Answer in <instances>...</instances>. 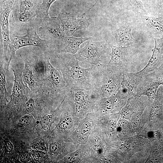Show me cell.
Masks as SVG:
<instances>
[{
	"label": "cell",
	"mask_w": 163,
	"mask_h": 163,
	"mask_svg": "<svg viewBox=\"0 0 163 163\" xmlns=\"http://www.w3.org/2000/svg\"><path fill=\"white\" fill-rule=\"evenodd\" d=\"M0 24L3 37V56L7 60V52L10 41L9 37V18L10 14L15 7L17 0H0Z\"/></svg>",
	"instance_id": "6"
},
{
	"label": "cell",
	"mask_w": 163,
	"mask_h": 163,
	"mask_svg": "<svg viewBox=\"0 0 163 163\" xmlns=\"http://www.w3.org/2000/svg\"><path fill=\"white\" fill-rule=\"evenodd\" d=\"M107 48V44L105 41H91L83 47L79 49L74 55L79 62L83 61L96 66L103 64L101 57Z\"/></svg>",
	"instance_id": "4"
},
{
	"label": "cell",
	"mask_w": 163,
	"mask_h": 163,
	"mask_svg": "<svg viewBox=\"0 0 163 163\" xmlns=\"http://www.w3.org/2000/svg\"><path fill=\"white\" fill-rule=\"evenodd\" d=\"M98 0H97V1L96 2H95V3L94 4V5H93L91 7V8H89V9L88 10H89L91 9V8H92V7H93L96 4V3H97V2H98Z\"/></svg>",
	"instance_id": "31"
},
{
	"label": "cell",
	"mask_w": 163,
	"mask_h": 163,
	"mask_svg": "<svg viewBox=\"0 0 163 163\" xmlns=\"http://www.w3.org/2000/svg\"><path fill=\"white\" fill-rule=\"evenodd\" d=\"M143 75L136 73L124 72L121 82L122 87L130 95L135 96Z\"/></svg>",
	"instance_id": "12"
},
{
	"label": "cell",
	"mask_w": 163,
	"mask_h": 163,
	"mask_svg": "<svg viewBox=\"0 0 163 163\" xmlns=\"http://www.w3.org/2000/svg\"><path fill=\"white\" fill-rule=\"evenodd\" d=\"M69 53L59 60V69L69 89L82 88L87 90L94 88L96 67L91 65L85 68L81 67L79 61L74 54Z\"/></svg>",
	"instance_id": "1"
},
{
	"label": "cell",
	"mask_w": 163,
	"mask_h": 163,
	"mask_svg": "<svg viewBox=\"0 0 163 163\" xmlns=\"http://www.w3.org/2000/svg\"><path fill=\"white\" fill-rule=\"evenodd\" d=\"M23 82L30 90L37 89L39 84L31 64L28 61L25 62L22 73Z\"/></svg>",
	"instance_id": "15"
},
{
	"label": "cell",
	"mask_w": 163,
	"mask_h": 163,
	"mask_svg": "<svg viewBox=\"0 0 163 163\" xmlns=\"http://www.w3.org/2000/svg\"><path fill=\"white\" fill-rule=\"evenodd\" d=\"M155 45L152 54L146 66L137 72L143 75L152 72L163 65V37L154 38Z\"/></svg>",
	"instance_id": "8"
},
{
	"label": "cell",
	"mask_w": 163,
	"mask_h": 163,
	"mask_svg": "<svg viewBox=\"0 0 163 163\" xmlns=\"http://www.w3.org/2000/svg\"><path fill=\"white\" fill-rule=\"evenodd\" d=\"M17 13L18 20L22 23L30 21L36 16V13L32 11H23Z\"/></svg>",
	"instance_id": "20"
},
{
	"label": "cell",
	"mask_w": 163,
	"mask_h": 163,
	"mask_svg": "<svg viewBox=\"0 0 163 163\" xmlns=\"http://www.w3.org/2000/svg\"><path fill=\"white\" fill-rule=\"evenodd\" d=\"M53 120L52 115L49 114L45 116L41 122V125L44 128H48L51 126Z\"/></svg>",
	"instance_id": "22"
},
{
	"label": "cell",
	"mask_w": 163,
	"mask_h": 163,
	"mask_svg": "<svg viewBox=\"0 0 163 163\" xmlns=\"http://www.w3.org/2000/svg\"><path fill=\"white\" fill-rule=\"evenodd\" d=\"M92 128L91 124L89 122H86L84 123L81 128V133L82 135H85L88 133L91 130Z\"/></svg>",
	"instance_id": "24"
},
{
	"label": "cell",
	"mask_w": 163,
	"mask_h": 163,
	"mask_svg": "<svg viewBox=\"0 0 163 163\" xmlns=\"http://www.w3.org/2000/svg\"><path fill=\"white\" fill-rule=\"evenodd\" d=\"M70 90L74 94L77 109L79 111L83 109L88 103V97L92 89L87 90L82 88H76Z\"/></svg>",
	"instance_id": "16"
},
{
	"label": "cell",
	"mask_w": 163,
	"mask_h": 163,
	"mask_svg": "<svg viewBox=\"0 0 163 163\" xmlns=\"http://www.w3.org/2000/svg\"><path fill=\"white\" fill-rule=\"evenodd\" d=\"M156 8L161 13H163V0H154Z\"/></svg>",
	"instance_id": "27"
},
{
	"label": "cell",
	"mask_w": 163,
	"mask_h": 163,
	"mask_svg": "<svg viewBox=\"0 0 163 163\" xmlns=\"http://www.w3.org/2000/svg\"><path fill=\"white\" fill-rule=\"evenodd\" d=\"M131 114V110L129 108L126 107L123 112L122 115L123 117L126 119H128L130 117Z\"/></svg>",
	"instance_id": "28"
},
{
	"label": "cell",
	"mask_w": 163,
	"mask_h": 163,
	"mask_svg": "<svg viewBox=\"0 0 163 163\" xmlns=\"http://www.w3.org/2000/svg\"><path fill=\"white\" fill-rule=\"evenodd\" d=\"M161 85H163V65L154 71L143 75L137 87L136 94L152 97Z\"/></svg>",
	"instance_id": "5"
},
{
	"label": "cell",
	"mask_w": 163,
	"mask_h": 163,
	"mask_svg": "<svg viewBox=\"0 0 163 163\" xmlns=\"http://www.w3.org/2000/svg\"><path fill=\"white\" fill-rule=\"evenodd\" d=\"M56 0H43L36 11V17L42 20L48 18L49 10L51 5Z\"/></svg>",
	"instance_id": "17"
},
{
	"label": "cell",
	"mask_w": 163,
	"mask_h": 163,
	"mask_svg": "<svg viewBox=\"0 0 163 163\" xmlns=\"http://www.w3.org/2000/svg\"><path fill=\"white\" fill-rule=\"evenodd\" d=\"M58 17L64 32L68 36H72L76 31L86 29L90 25V18L84 17L77 18L67 12L59 14Z\"/></svg>",
	"instance_id": "7"
},
{
	"label": "cell",
	"mask_w": 163,
	"mask_h": 163,
	"mask_svg": "<svg viewBox=\"0 0 163 163\" xmlns=\"http://www.w3.org/2000/svg\"><path fill=\"white\" fill-rule=\"evenodd\" d=\"M35 106L34 101L32 98H30L26 102L25 104V109L26 111L29 113H32L34 109Z\"/></svg>",
	"instance_id": "23"
},
{
	"label": "cell",
	"mask_w": 163,
	"mask_h": 163,
	"mask_svg": "<svg viewBox=\"0 0 163 163\" xmlns=\"http://www.w3.org/2000/svg\"><path fill=\"white\" fill-rule=\"evenodd\" d=\"M111 49L110 59L108 64L120 67L124 72L131 61L129 46H115L109 44Z\"/></svg>",
	"instance_id": "11"
},
{
	"label": "cell",
	"mask_w": 163,
	"mask_h": 163,
	"mask_svg": "<svg viewBox=\"0 0 163 163\" xmlns=\"http://www.w3.org/2000/svg\"><path fill=\"white\" fill-rule=\"evenodd\" d=\"M124 123V122L123 120H120L119 122V124L120 126H121Z\"/></svg>",
	"instance_id": "30"
},
{
	"label": "cell",
	"mask_w": 163,
	"mask_h": 163,
	"mask_svg": "<svg viewBox=\"0 0 163 163\" xmlns=\"http://www.w3.org/2000/svg\"><path fill=\"white\" fill-rule=\"evenodd\" d=\"M146 16L145 22L150 30L154 34L163 37V13Z\"/></svg>",
	"instance_id": "14"
},
{
	"label": "cell",
	"mask_w": 163,
	"mask_h": 163,
	"mask_svg": "<svg viewBox=\"0 0 163 163\" xmlns=\"http://www.w3.org/2000/svg\"><path fill=\"white\" fill-rule=\"evenodd\" d=\"M25 35L14 36L8 44L10 58L6 65V71L8 73L10 62L15 56L16 52L20 48L27 46H34L45 49L48 46V41L41 38L34 28L29 27Z\"/></svg>",
	"instance_id": "3"
},
{
	"label": "cell",
	"mask_w": 163,
	"mask_h": 163,
	"mask_svg": "<svg viewBox=\"0 0 163 163\" xmlns=\"http://www.w3.org/2000/svg\"><path fill=\"white\" fill-rule=\"evenodd\" d=\"M127 7L135 14L141 15L146 13L141 0H126Z\"/></svg>",
	"instance_id": "18"
},
{
	"label": "cell",
	"mask_w": 163,
	"mask_h": 163,
	"mask_svg": "<svg viewBox=\"0 0 163 163\" xmlns=\"http://www.w3.org/2000/svg\"><path fill=\"white\" fill-rule=\"evenodd\" d=\"M5 143L7 151L8 152L12 151L13 149V146L12 144L10 142L8 141H6Z\"/></svg>",
	"instance_id": "29"
},
{
	"label": "cell",
	"mask_w": 163,
	"mask_h": 163,
	"mask_svg": "<svg viewBox=\"0 0 163 163\" xmlns=\"http://www.w3.org/2000/svg\"><path fill=\"white\" fill-rule=\"evenodd\" d=\"M94 89L99 95L109 96L116 94L122 88L124 72L120 67L101 64L96 66Z\"/></svg>",
	"instance_id": "2"
},
{
	"label": "cell",
	"mask_w": 163,
	"mask_h": 163,
	"mask_svg": "<svg viewBox=\"0 0 163 163\" xmlns=\"http://www.w3.org/2000/svg\"><path fill=\"white\" fill-rule=\"evenodd\" d=\"M50 152L53 154H56L58 152V147L57 144L55 142L50 144Z\"/></svg>",
	"instance_id": "26"
},
{
	"label": "cell",
	"mask_w": 163,
	"mask_h": 163,
	"mask_svg": "<svg viewBox=\"0 0 163 163\" xmlns=\"http://www.w3.org/2000/svg\"><path fill=\"white\" fill-rule=\"evenodd\" d=\"M132 28L128 25H123L116 30L113 31L112 34L115 37L117 46H129L135 42L132 36Z\"/></svg>",
	"instance_id": "13"
},
{
	"label": "cell",
	"mask_w": 163,
	"mask_h": 163,
	"mask_svg": "<svg viewBox=\"0 0 163 163\" xmlns=\"http://www.w3.org/2000/svg\"><path fill=\"white\" fill-rule=\"evenodd\" d=\"M42 21L39 30L43 35L54 39L57 40V43L63 39L66 35L61 27V23L58 17H50Z\"/></svg>",
	"instance_id": "9"
},
{
	"label": "cell",
	"mask_w": 163,
	"mask_h": 163,
	"mask_svg": "<svg viewBox=\"0 0 163 163\" xmlns=\"http://www.w3.org/2000/svg\"><path fill=\"white\" fill-rule=\"evenodd\" d=\"M32 120L31 117L27 115L22 117L20 120L19 122L23 125L26 126L29 124Z\"/></svg>",
	"instance_id": "25"
},
{
	"label": "cell",
	"mask_w": 163,
	"mask_h": 163,
	"mask_svg": "<svg viewBox=\"0 0 163 163\" xmlns=\"http://www.w3.org/2000/svg\"><path fill=\"white\" fill-rule=\"evenodd\" d=\"M92 39V37L77 38L65 35L62 40L56 43L55 50L56 52L59 53L75 54L79 49L82 43Z\"/></svg>",
	"instance_id": "10"
},
{
	"label": "cell",
	"mask_w": 163,
	"mask_h": 163,
	"mask_svg": "<svg viewBox=\"0 0 163 163\" xmlns=\"http://www.w3.org/2000/svg\"><path fill=\"white\" fill-rule=\"evenodd\" d=\"M72 125V118L69 117H66L63 118L59 123L60 128L65 130L71 128Z\"/></svg>",
	"instance_id": "21"
},
{
	"label": "cell",
	"mask_w": 163,
	"mask_h": 163,
	"mask_svg": "<svg viewBox=\"0 0 163 163\" xmlns=\"http://www.w3.org/2000/svg\"><path fill=\"white\" fill-rule=\"evenodd\" d=\"M3 63H0V89L1 97L6 99L8 94L6 88V74L7 73L4 69Z\"/></svg>",
	"instance_id": "19"
}]
</instances>
